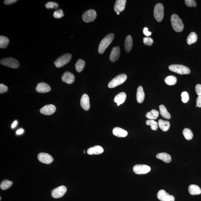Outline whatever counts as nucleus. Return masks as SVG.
I'll return each mask as SVG.
<instances>
[{"mask_svg":"<svg viewBox=\"0 0 201 201\" xmlns=\"http://www.w3.org/2000/svg\"><path fill=\"white\" fill-rule=\"evenodd\" d=\"M171 22L173 28L176 32H182L184 28V25L182 21L177 15L174 14L172 15L171 17Z\"/></svg>","mask_w":201,"mask_h":201,"instance_id":"1","label":"nucleus"},{"mask_svg":"<svg viewBox=\"0 0 201 201\" xmlns=\"http://www.w3.org/2000/svg\"><path fill=\"white\" fill-rule=\"evenodd\" d=\"M114 37L113 34H110L107 35L100 41L98 51L99 53L103 54L113 40Z\"/></svg>","mask_w":201,"mask_h":201,"instance_id":"2","label":"nucleus"},{"mask_svg":"<svg viewBox=\"0 0 201 201\" xmlns=\"http://www.w3.org/2000/svg\"><path fill=\"white\" fill-rule=\"evenodd\" d=\"M127 79L126 74H119L112 79L108 84V87L110 88H114L123 84Z\"/></svg>","mask_w":201,"mask_h":201,"instance_id":"3","label":"nucleus"},{"mask_svg":"<svg viewBox=\"0 0 201 201\" xmlns=\"http://www.w3.org/2000/svg\"><path fill=\"white\" fill-rule=\"evenodd\" d=\"M169 69L171 71L180 74H188L190 73V69L183 65H171L169 66Z\"/></svg>","mask_w":201,"mask_h":201,"instance_id":"4","label":"nucleus"},{"mask_svg":"<svg viewBox=\"0 0 201 201\" xmlns=\"http://www.w3.org/2000/svg\"><path fill=\"white\" fill-rule=\"evenodd\" d=\"M72 57V55L70 53H66L62 55L54 62L55 66L58 68L63 66L70 62Z\"/></svg>","mask_w":201,"mask_h":201,"instance_id":"5","label":"nucleus"},{"mask_svg":"<svg viewBox=\"0 0 201 201\" xmlns=\"http://www.w3.org/2000/svg\"><path fill=\"white\" fill-rule=\"evenodd\" d=\"M154 16L157 22L162 21L164 16V7L162 3L156 5L154 9Z\"/></svg>","mask_w":201,"mask_h":201,"instance_id":"6","label":"nucleus"},{"mask_svg":"<svg viewBox=\"0 0 201 201\" xmlns=\"http://www.w3.org/2000/svg\"><path fill=\"white\" fill-rule=\"evenodd\" d=\"M1 65L12 68H18L20 63L18 60L13 58H8L2 59L1 60Z\"/></svg>","mask_w":201,"mask_h":201,"instance_id":"7","label":"nucleus"},{"mask_svg":"<svg viewBox=\"0 0 201 201\" xmlns=\"http://www.w3.org/2000/svg\"><path fill=\"white\" fill-rule=\"evenodd\" d=\"M133 170L136 174H144L150 172L151 168L146 165L138 164L133 167Z\"/></svg>","mask_w":201,"mask_h":201,"instance_id":"8","label":"nucleus"},{"mask_svg":"<svg viewBox=\"0 0 201 201\" xmlns=\"http://www.w3.org/2000/svg\"><path fill=\"white\" fill-rule=\"evenodd\" d=\"M97 17V13L94 10L90 9L85 12L82 15L83 21L85 22L93 21Z\"/></svg>","mask_w":201,"mask_h":201,"instance_id":"9","label":"nucleus"},{"mask_svg":"<svg viewBox=\"0 0 201 201\" xmlns=\"http://www.w3.org/2000/svg\"><path fill=\"white\" fill-rule=\"evenodd\" d=\"M67 188L65 186H60L54 189L52 191L51 195L54 198H60L65 195L67 192Z\"/></svg>","mask_w":201,"mask_h":201,"instance_id":"10","label":"nucleus"},{"mask_svg":"<svg viewBox=\"0 0 201 201\" xmlns=\"http://www.w3.org/2000/svg\"><path fill=\"white\" fill-rule=\"evenodd\" d=\"M157 197L161 201H174V196L169 195L165 190H161L157 193Z\"/></svg>","mask_w":201,"mask_h":201,"instance_id":"11","label":"nucleus"},{"mask_svg":"<svg viewBox=\"0 0 201 201\" xmlns=\"http://www.w3.org/2000/svg\"><path fill=\"white\" fill-rule=\"evenodd\" d=\"M38 158L40 162L45 164H50L53 161V157L48 154L41 153L39 154Z\"/></svg>","mask_w":201,"mask_h":201,"instance_id":"12","label":"nucleus"},{"mask_svg":"<svg viewBox=\"0 0 201 201\" xmlns=\"http://www.w3.org/2000/svg\"><path fill=\"white\" fill-rule=\"evenodd\" d=\"M56 110V107L54 105L49 104L43 107L40 110V112L44 115H51L54 113Z\"/></svg>","mask_w":201,"mask_h":201,"instance_id":"13","label":"nucleus"},{"mask_svg":"<svg viewBox=\"0 0 201 201\" xmlns=\"http://www.w3.org/2000/svg\"><path fill=\"white\" fill-rule=\"evenodd\" d=\"M120 50L119 46L115 47L112 48L111 53L110 60L112 62H115L119 59L120 56Z\"/></svg>","mask_w":201,"mask_h":201,"instance_id":"14","label":"nucleus"},{"mask_svg":"<svg viewBox=\"0 0 201 201\" xmlns=\"http://www.w3.org/2000/svg\"><path fill=\"white\" fill-rule=\"evenodd\" d=\"M80 103L81 107L85 110L88 111L89 110L90 107L89 98L87 94H84L82 95Z\"/></svg>","mask_w":201,"mask_h":201,"instance_id":"15","label":"nucleus"},{"mask_svg":"<svg viewBox=\"0 0 201 201\" xmlns=\"http://www.w3.org/2000/svg\"><path fill=\"white\" fill-rule=\"evenodd\" d=\"M63 82L67 84H72L74 81V74L70 72L67 71L64 73L62 77Z\"/></svg>","mask_w":201,"mask_h":201,"instance_id":"16","label":"nucleus"},{"mask_svg":"<svg viewBox=\"0 0 201 201\" xmlns=\"http://www.w3.org/2000/svg\"><path fill=\"white\" fill-rule=\"evenodd\" d=\"M51 88L49 85L44 82H40L37 85L36 91L39 93H46L50 91Z\"/></svg>","mask_w":201,"mask_h":201,"instance_id":"17","label":"nucleus"},{"mask_svg":"<svg viewBox=\"0 0 201 201\" xmlns=\"http://www.w3.org/2000/svg\"><path fill=\"white\" fill-rule=\"evenodd\" d=\"M126 2V0H117L114 5V11L116 13L123 11L125 8Z\"/></svg>","mask_w":201,"mask_h":201,"instance_id":"18","label":"nucleus"},{"mask_svg":"<svg viewBox=\"0 0 201 201\" xmlns=\"http://www.w3.org/2000/svg\"><path fill=\"white\" fill-rule=\"evenodd\" d=\"M104 149L100 146L97 145L88 149L87 154L89 155H99L104 152Z\"/></svg>","mask_w":201,"mask_h":201,"instance_id":"19","label":"nucleus"},{"mask_svg":"<svg viewBox=\"0 0 201 201\" xmlns=\"http://www.w3.org/2000/svg\"><path fill=\"white\" fill-rule=\"evenodd\" d=\"M112 133L114 136L119 138L126 137L128 135L127 131L119 127L114 128L112 130Z\"/></svg>","mask_w":201,"mask_h":201,"instance_id":"20","label":"nucleus"},{"mask_svg":"<svg viewBox=\"0 0 201 201\" xmlns=\"http://www.w3.org/2000/svg\"><path fill=\"white\" fill-rule=\"evenodd\" d=\"M126 98V94L124 92L121 93L117 94L114 99V101L117 104L118 106L123 103Z\"/></svg>","mask_w":201,"mask_h":201,"instance_id":"21","label":"nucleus"},{"mask_svg":"<svg viewBox=\"0 0 201 201\" xmlns=\"http://www.w3.org/2000/svg\"><path fill=\"white\" fill-rule=\"evenodd\" d=\"M145 94L142 86H138L136 93V99L138 103H142L145 99Z\"/></svg>","mask_w":201,"mask_h":201,"instance_id":"22","label":"nucleus"},{"mask_svg":"<svg viewBox=\"0 0 201 201\" xmlns=\"http://www.w3.org/2000/svg\"><path fill=\"white\" fill-rule=\"evenodd\" d=\"M133 39L131 36L129 35L126 37L124 43L125 50L127 52L131 51L133 47Z\"/></svg>","mask_w":201,"mask_h":201,"instance_id":"23","label":"nucleus"},{"mask_svg":"<svg viewBox=\"0 0 201 201\" xmlns=\"http://www.w3.org/2000/svg\"><path fill=\"white\" fill-rule=\"evenodd\" d=\"M189 193L192 195H200L201 193V189L198 185L192 184L190 185L188 189Z\"/></svg>","mask_w":201,"mask_h":201,"instance_id":"24","label":"nucleus"},{"mask_svg":"<svg viewBox=\"0 0 201 201\" xmlns=\"http://www.w3.org/2000/svg\"><path fill=\"white\" fill-rule=\"evenodd\" d=\"M157 159L162 160L167 163H169L171 161V157L170 155L166 153H161L157 154L156 155Z\"/></svg>","mask_w":201,"mask_h":201,"instance_id":"25","label":"nucleus"},{"mask_svg":"<svg viewBox=\"0 0 201 201\" xmlns=\"http://www.w3.org/2000/svg\"><path fill=\"white\" fill-rule=\"evenodd\" d=\"M158 124L159 127L164 131H168L170 126L169 121H165L162 119H159Z\"/></svg>","mask_w":201,"mask_h":201,"instance_id":"26","label":"nucleus"},{"mask_svg":"<svg viewBox=\"0 0 201 201\" xmlns=\"http://www.w3.org/2000/svg\"><path fill=\"white\" fill-rule=\"evenodd\" d=\"M159 111L161 116L166 119H170L171 118L170 114L168 112L167 108L163 105H161L159 107Z\"/></svg>","mask_w":201,"mask_h":201,"instance_id":"27","label":"nucleus"},{"mask_svg":"<svg viewBox=\"0 0 201 201\" xmlns=\"http://www.w3.org/2000/svg\"><path fill=\"white\" fill-rule=\"evenodd\" d=\"M159 115V112L153 109L150 112H147L146 114V117L150 119H156L157 118Z\"/></svg>","mask_w":201,"mask_h":201,"instance_id":"28","label":"nucleus"},{"mask_svg":"<svg viewBox=\"0 0 201 201\" xmlns=\"http://www.w3.org/2000/svg\"><path fill=\"white\" fill-rule=\"evenodd\" d=\"M197 40V36L195 32H192L187 38V42L189 45L194 44L196 42Z\"/></svg>","mask_w":201,"mask_h":201,"instance_id":"29","label":"nucleus"},{"mask_svg":"<svg viewBox=\"0 0 201 201\" xmlns=\"http://www.w3.org/2000/svg\"><path fill=\"white\" fill-rule=\"evenodd\" d=\"M85 65V63L82 59H79L75 64V68L77 71L81 72L82 71Z\"/></svg>","mask_w":201,"mask_h":201,"instance_id":"30","label":"nucleus"},{"mask_svg":"<svg viewBox=\"0 0 201 201\" xmlns=\"http://www.w3.org/2000/svg\"><path fill=\"white\" fill-rule=\"evenodd\" d=\"M165 82L169 85H174L177 82V79L174 76H169L165 79Z\"/></svg>","mask_w":201,"mask_h":201,"instance_id":"31","label":"nucleus"},{"mask_svg":"<svg viewBox=\"0 0 201 201\" xmlns=\"http://www.w3.org/2000/svg\"><path fill=\"white\" fill-rule=\"evenodd\" d=\"M183 134L185 139L190 140L193 138V134L192 131L188 128H185L183 131Z\"/></svg>","mask_w":201,"mask_h":201,"instance_id":"32","label":"nucleus"},{"mask_svg":"<svg viewBox=\"0 0 201 201\" xmlns=\"http://www.w3.org/2000/svg\"><path fill=\"white\" fill-rule=\"evenodd\" d=\"M13 184V182L11 181L7 180H3L1 184L0 188L2 190H6L10 188Z\"/></svg>","mask_w":201,"mask_h":201,"instance_id":"33","label":"nucleus"},{"mask_svg":"<svg viewBox=\"0 0 201 201\" xmlns=\"http://www.w3.org/2000/svg\"><path fill=\"white\" fill-rule=\"evenodd\" d=\"M9 43V40L8 38L4 36H0V47L6 48Z\"/></svg>","mask_w":201,"mask_h":201,"instance_id":"34","label":"nucleus"},{"mask_svg":"<svg viewBox=\"0 0 201 201\" xmlns=\"http://www.w3.org/2000/svg\"><path fill=\"white\" fill-rule=\"evenodd\" d=\"M147 125L150 126L151 129L153 131H157L158 128V124L154 119H148L146 122Z\"/></svg>","mask_w":201,"mask_h":201,"instance_id":"35","label":"nucleus"},{"mask_svg":"<svg viewBox=\"0 0 201 201\" xmlns=\"http://www.w3.org/2000/svg\"><path fill=\"white\" fill-rule=\"evenodd\" d=\"M59 4L54 2H49L45 5V6L47 9H57L59 7Z\"/></svg>","mask_w":201,"mask_h":201,"instance_id":"36","label":"nucleus"},{"mask_svg":"<svg viewBox=\"0 0 201 201\" xmlns=\"http://www.w3.org/2000/svg\"><path fill=\"white\" fill-rule=\"evenodd\" d=\"M53 16L55 18H60L64 16L63 11L62 9H58L55 11Z\"/></svg>","mask_w":201,"mask_h":201,"instance_id":"37","label":"nucleus"},{"mask_svg":"<svg viewBox=\"0 0 201 201\" xmlns=\"http://www.w3.org/2000/svg\"><path fill=\"white\" fill-rule=\"evenodd\" d=\"M185 5L188 7H195L197 6V3L195 0H185Z\"/></svg>","mask_w":201,"mask_h":201,"instance_id":"38","label":"nucleus"},{"mask_svg":"<svg viewBox=\"0 0 201 201\" xmlns=\"http://www.w3.org/2000/svg\"><path fill=\"white\" fill-rule=\"evenodd\" d=\"M143 42L144 44L147 46H150L153 44V40L150 37H144L143 39Z\"/></svg>","mask_w":201,"mask_h":201,"instance_id":"39","label":"nucleus"},{"mask_svg":"<svg viewBox=\"0 0 201 201\" xmlns=\"http://www.w3.org/2000/svg\"><path fill=\"white\" fill-rule=\"evenodd\" d=\"M182 97V101L183 103H187L188 101L189 95L188 93L186 92H183L181 94Z\"/></svg>","mask_w":201,"mask_h":201,"instance_id":"40","label":"nucleus"},{"mask_svg":"<svg viewBox=\"0 0 201 201\" xmlns=\"http://www.w3.org/2000/svg\"><path fill=\"white\" fill-rule=\"evenodd\" d=\"M8 88L6 85L1 84H0V93H2L6 92L8 91Z\"/></svg>","mask_w":201,"mask_h":201,"instance_id":"41","label":"nucleus"},{"mask_svg":"<svg viewBox=\"0 0 201 201\" xmlns=\"http://www.w3.org/2000/svg\"><path fill=\"white\" fill-rule=\"evenodd\" d=\"M196 93L199 96H201V85L197 84L195 88Z\"/></svg>","mask_w":201,"mask_h":201,"instance_id":"42","label":"nucleus"},{"mask_svg":"<svg viewBox=\"0 0 201 201\" xmlns=\"http://www.w3.org/2000/svg\"><path fill=\"white\" fill-rule=\"evenodd\" d=\"M143 33L146 36H150L152 34V32L148 31V28L145 27L143 29Z\"/></svg>","mask_w":201,"mask_h":201,"instance_id":"43","label":"nucleus"},{"mask_svg":"<svg viewBox=\"0 0 201 201\" xmlns=\"http://www.w3.org/2000/svg\"><path fill=\"white\" fill-rule=\"evenodd\" d=\"M196 106L199 108L201 107V96H199L197 99Z\"/></svg>","mask_w":201,"mask_h":201,"instance_id":"44","label":"nucleus"},{"mask_svg":"<svg viewBox=\"0 0 201 201\" xmlns=\"http://www.w3.org/2000/svg\"><path fill=\"white\" fill-rule=\"evenodd\" d=\"M17 1L16 0H6L4 1V3L6 5H10L13 4Z\"/></svg>","mask_w":201,"mask_h":201,"instance_id":"45","label":"nucleus"},{"mask_svg":"<svg viewBox=\"0 0 201 201\" xmlns=\"http://www.w3.org/2000/svg\"><path fill=\"white\" fill-rule=\"evenodd\" d=\"M24 132V130L23 129H19L17 131L16 133L17 135H21Z\"/></svg>","mask_w":201,"mask_h":201,"instance_id":"46","label":"nucleus"},{"mask_svg":"<svg viewBox=\"0 0 201 201\" xmlns=\"http://www.w3.org/2000/svg\"><path fill=\"white\" fill-rule=\"evenodd\" d=\"M17 121L16 120L15 121V122H14L13 123V124H12V126H11L12 128H14L15 127V126H17Z\"/></svg>","mask_w":201,"mask_h":201,"instance_id":"47","label":"nucleus"},{"mask_svg":"<svg viewBox=\"0 0 201 201\" xmlns=\"http://www.w3.org/2000/svg\"><path fill=\"white\" fill-rule=\"evenodd\" d=\"M117 15H119V12H117Z\"/></svg>","mask_w":201,"mask_h":201,"instance_id":"48","label":"nucleus"}]
</instances>
